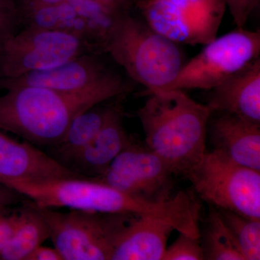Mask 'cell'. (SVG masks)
I'll use <instances>...</instances> for the list:
<instances>
[{
  "label": "cell",
  "instance_id": "obj_15",
  "mask_svg": "<svg viewBox=\"0 0 260 260\" xmlns=\"http://www.w3.org/2000/svg\"><path fill=\"white\" fill-rule=\"evenodd\" d=\"M209 91L206 104L213 112L260 124V56Z\"/></svg>",
  "mask_w": 260,
  "mask_h": 260
},
{
  "label": "cell",
  "instance_id": "obj_24",
  "mask_svg": "<svg viewBox=\"0 0 260 260\" xmlns=\"http://www.w3.org/2000/svg\"><path fill=\"white\" fill-rule=\"evenodd\" d=\"M22 28L20 8L16 0H0V46Z\"/></svg>",
  "mask_w": 260,
  "mask_h": 260
},
{
  "label": "cell",
  "instance_id": "obj_7",
  "mask_svg": "<svg viewBox=\"0 0 260 260\" xmlns=\"http://www.w3.org/2000/svg\"><path fill=\"white\" fill-rule=\"evenodd\" d=\"M91 52L104 53L95 44L77 34L21 28L0 46V79L51 69Z\"/></svg>",
  "mask_w": 260,
  "mask_h": 260
},
{
  "label": "cell",
  "instance_id": "obj_25",
  "mask_svg": "<svg viewBox=\"0 0 260 260\" xmlns=\"http://www.w3.org/2000/svg\"><path fill=\"white\" fill-rule=\"evenodd\" d=\"M237 28H246L251 13L259 6L260 0H225Z\"/></svg>",
  "mask_w": 260,
  "mask_h": 260
},
{
  "label": "cell",
  "instance_id": "obj_1",
  "mask_svg": "<svg viewBox=\"0 0 260 260\" xmlns=\"http://www.w3.org/2000/svg\"><path fill=\"white\" fill-rule=\"evenodd\" d=\"M9 188L42 208H68L93 213L135 214L160 219L178 232L190 222V200L183 191L165 201H150L87 178L20 182Z\"/></svg>",
  "mask_w": 260,
  "mask_h": 260
},
{
  "label": "cell",
  "instance_id": "obj_12",
  "mask_svg": "<svg viewBox=\"0 0 260 260\" xmlns=\"http://www.w3.org/2000/svg\"><path fill=\"white\" fill-rule=\"evenodd\" d=\"M81 178L28 142L17 141L0 129V184L61 178Z\"/></svg>",
  "mask_w": 260,
  "mask_h": 260
},
{
  "label": "cell",
  "instance_id": "obj_9",
  "mask_svg": "<svg viewBox=\"0 0 260 260\" xmlns=\"http://www.w3.org/2000/svg\"><path fill=\"white\" fill-rule=\"evenodd\" d=\"M226 9L225 0H140L137 5L149 26L179 45L212 42Z\"/></svg>",
  "mask_w": 260,
  "mask_h": 260
},
{
  "label": "cell",
  "instance_id": "obj_27",
  "mask_svg": "<svg viewBox=\"0 0 260 260\" xmlns=\"http://www.w3.org/2000/svg\"><path fill=\"white\" fill-rule=\"evenodd\" d=\"M25 198L14 189L0 184V210L7 207L18 204Z\"/></svg>",
  "mask_w": 260,
  "mask_h": 260
},
{
  "label": "cell",
  "instance_id": "obj_20",
  "mask_svg": "<svg viewBox=\"0 0 260 260\" xmlns=\"http://www.w3.org/2000/svg\"><path fill=\"white\" fill-rule=\"evenodd\" d=\"M140 0H66L84 18L99 28L105 36L122 17L137 11ZM105 44V43H104Z\"/></svg>",
  "mask_w": 260,
  "mask_h": 260
},
{
  "label": "cell",
  "instance_id": "obj_6",
  "mask_svg": "<svg viewBox=\"0 0 260 260\" xmlns=\"http://www.w3.org/2000/svg\"><path fill=\"white\" fill-rule=\"evenodd\" d=\"M184 177L200 198L216 209L260 219V171L212 151Z\"/></svg>",
  "mask_w": 260,
  "mask_h": 260
},
{
  "label": "cell",
  "instance_id": "obj_26",
  "mask_svg": "<svg viewBox=\"0 0 260 260\" xmlns=\"http://www.w3.org/2000/svg\"><path fill=\"white\" fill-rule=\"evenodd\" d=\"M19 212L6 217H0V253L8 246L18 226Z\"/></svg>",
  "mask_w": 260,
  "mask_h": 260
},
{
  "label": "cell",
  "instance_id": "obj_28",
  "mask_svg": "<svg viewBox=\"0 0 260 260\" xmlns=\"http://www.w3.org/2000/svg\"><path fill=\"white\" fill-rule=\"evenodd\" d=\"M27 260H63L59 251L55 248L46 247L42 245L37 248Z\"/></svg>",
  "mask_w": 260,
  "mask_h": 260
},
{
  "label": "cell",
  "instance_id": "obj_29",
  "mask_svg": "<svg viewBox=\"0 0 260 260\" xmlns=\"http://www.w3.org/2000/svg\"><path fill=\"white\" fill-rule=\"evenodd\" d=\"M21 2L34 5H52L61 4L66 0H21Z\"/></svg>",
  "mask_w": 260,
  "mask_h": 260
},
{
  "label": "cell",
  "instance_id": "obj_2",
  "mask_svg": "<svg viewBox=\"0 0 260 260\" xmlns=\"http://www.w3.org/2000/svg\"><path fill=\"white\" fill-rule=\"evenodd\" d=\"M0 95V129L18 135L35 146L54 148L64 139L75 116L114 98L111 89L65 93L36 85H8Z\"/></svg>",
  "mask_w": 260,
  "mask_h": 260
},
{
  "label": "cell",
  "instance_id": "obj_17",
  "mask_svg": "<svg viewBox=\"0 0 260 260\" xmlns=\"http://www.w3.org/2000/svg\"><path fill=\"white\" fill-rule=\"evenodd\" d=\"M18 3L22 28H35L72 32L83 37L102 49L105 36L93 24L78 14L69 3L42 5Z\"/></svg>",
  "mask_w": 260,
  "mask_h": 260
},
{
  "label": "cell",
  "instance_id": "obj_22",
  "mask_svg": "<svg viewBox=\"0 0 260 260\" xmlns=\"http://www.w3.org/2000/svg\"><path fill=\"white\" fill-rule=\"evenodd\" d=\"M245 260L260 259V219L248 218L234 212L218 210Z\"/></svg>",
  "mask_w": 260,
  "mask_h": 260
},
{
  "label": "cell",
  "instance_id": "obj_19",
  "mask_svg": "<svg viewBox=\"0 0 260 260\" xmlns=\"http://www.w3.org/2000/svg\"><path fill=\"white\" fill-rule=\"evenodd\" d=\"M18 226L8 246L0 253V259L27 260L32 251L49 239V232L39 208L29 200L19 210Z\"/></svg>",
  "mask_w": 260,
  "mask_h": 260
},
{
  "label": "cell",
  "instance_id": "obj_4",
  "mask_svg": "<svg viewBox=\"0 0 260 260\" xmlns=\"http://www.w3.org/2000/svg\"><path fill=\"white\" fill-rule=\"evenodd\" d=\"M104 50L148 94L165 90L186 62L179 44L155 31L134 13L113 25Z\"/></svg>",
  "mask_w": 260,
  "mask_h": 260
},
{
  "label": "cell",
  "instance_id": "obj_13",
  "mask_svg": "<svg viewBox=\"0 0 260 260\" xmlns=\"http://www.w3.org/2000/svg\"><path fill=\"white\" fill-rule=\"evenodd\" d=\"M126 95L116 98L107 120L95 138L64 167L81 178L102 175L114 159L133 141L124 127L122 102Z\"/></svg>",
  "mask_w": 260,
  "mask_h": 260
},
{
  "label": "cell",
  "instance_id": "obj_3",
  "mask_svg": "<svg viewBox=\"0 0 260 260\" xmlns=\"http://www.w3.org/2000/svg\"><path fill=\"white\" fill-rule=\"evenodd\" d=\"M138 116L145 144L164 159L177 175L185 176L206 153L208 126L213 111L184 90L148 94Z\"/></svg>",
  "mask_w": 260,
  "mask_h": 260
},
{
  "label": "cell",
  "instance_id": "obj_8",
  "mask_svg": "<svg viewBox=\"0 0 260 260\" xmlns=\"http://www.w3.org/2000/svg\"><path fill=\"white\" fill-rule=\"evenodd\" d=\"M204 46L164 91L212 90L260 56V31L237 28Z\"/></svg>",
  "mask_w": 260,
  "mask_h": 260
},
{
  "label": "cell",
  "instance_id": "obj_5",
  "mask_svg": "<svg viewBox=\"0 0 260 260\" xmlns=\"http://www.w3.org/2000/svg\"><path fill=\"white\" fill-rule=\"evenodd\" d=\"M37 208L63 260H110L119 234L135 215Z\"/></svg>",
  "mask_w": 260,
  "mask_h": 260
},
{
  "label": "cell",
  "instance_id": "obj_11",
  "mask_svg": "<svg viewBox=\"0 0 260 260\" xmlns=\"http://www.w3.org/2000/svg\"><path fill=\"white\" fill-rule=\"evenodd\" d=\"M174 169L148 147L133 140L94 179L126 194L150 200L170 199Z\"/></svg>",
  "mask_w": 260,
  "mask_h": 260
},
{
  "label": "cell",
  "instance_id": "obj_23",
  "mask_svg": "<svg viewBox=\"0 0 260 260\" xmlns=\"http://www.w3.org/2000/svg\"><path fill=\"white\" fill-rule=\"evenodd\" d=\"M204 252L200 238L179 233L177 239L166 249L162 260H203Z\"/></svg>",
  "mask_w": 260,
  "mask_h": 260
},
{
  "label": "cell",
  "instance_id": "obj_10",
  "mask_svg": "<svg viewBox=\"0 0 260 260\" xmlns=\"http://www.w3.org/2000/svg\"><path fill=\"white\" fill-rule=\"evenodd\" d=\"M106 53L76 56L51 69L34 72L11 79H0V88L8 85H36L65 93H85L111 89L129 95L135 85L123 76Z\"/></svg>",
  "mask_w": 260,
  "mask_h": 260
},
{
  "label": "cell",
  "instance_id": "obj_14",
  "mask_svg": "<svg viewBox=\"0 0 260 260\" xmlns=\"http://www.w3.org/2000/svg\"><path fill=\"white\" fill-rule=\"evenodd\" d=\"M213 151L260 171V124L225 112H213L208 126Z\"/></svg>",
  "mask_w": 260,
  "mask_h": 260
},
{
  "label": "cell",
  "instance_id": "obj_21",
  "mask_svg": "<svg viewBox=\"0 0 260 260\" xmlns=\"http://www.w3.org/2000/svg\"><path fill=\"white\" fill-rule=\"evenodd\" d=\"M200 237L205 259L245 260L218 210L211 206Z\"/></svg>",
  "mask_w": 260,
  "mask_h": 260
},
{
  "label": "cell",
  "instance_id": "obj_18",
  "mask_svg": "<svg viewBox=\"0 0 260 260\" xmlns=\"http://www.w3.org/2000/svg\"><path fill=\"white\" fill-rule=\"evenodd\" d=\"M116 98L95 104L75 116L62 141L54 148H49L47 153L64 166L99 134Z\"/></svg>",
  "mask_w": 260,
  "mask_h": 260
},
{
  "label": "cell",
  "instance_id": "obj_16",
  "mask_svg": "<svg viewBox=\"0 0 260 260\" xmlns=\"http://www.w3.org/2000/svg\"><path fill=\"white\" fill-rule=\"evenodd\" d=\"M174 231L160 219L133 215L119 234L110 260H162Z\"/></svg>",
  "mask_w": 260,
  "mask_h": 260
}]
</instances>
